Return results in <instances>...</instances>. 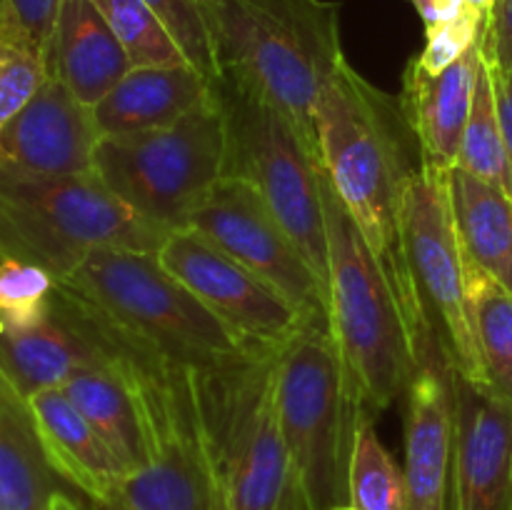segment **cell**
<instances>
[{"label":"cell","instance_id":"obj_17","mask_svg":"<svg viewBox=\"0 0 512 510\" xmlns=\"http://www.w3.org/2000/svg\"><path fill=\"white\" fill-rule=\"evenodd\" d=\"M480 40L440 73H425L415 60L405 70L400 110L420 150V163L438 170L458 165L473 100Z\"/></svg>","mask_w":512,"mask_h":510},{"label":"cell","instance_id":"obj_30","mask_svg":"<svg viewBox=\"0 0 512 510\" xmlns=\"http://www.w3.org/2000/svg\"><path fill=\"white\" fill-rule=\"evenodd\" d=\"M145 3L158 15L185 60L208 78H218L208 25H205L198 0H145Z\"/></svg>","mask_w":512,"mask_h":510},{"label":"cell","instance_id":"obj_18","mask_svg":"<svg viewBox=\"0 0 512 510\" xmlns=\"http://www.w3.org/2000/svg\"><path fill=\"white\" fill-rule=\"evenodd\" d=\"M35 428L48 465L60 483L93 500L118 498L130 470L95 433L63 388L30 395Z\"/></svg>","mask_w":512,"mask_h":510},{"label":"cell","instance_id":"obj_10","mask_svg":"<svg viewBox=\"0 0 512 510\" xmlns=\"http://www.w3.org/2000/svg\"><path fill=\"white\" fill-rule=\"evenodd\" d=\"M400 245L455 373L488 383L468 300V258L450 203L448 170L420 163L400 200Z\"/></svg>","mask_w":512,"mask_h":510},{"label":"cell","instance_id":"obj_26","mask_svg":"<svg viewBox=\"0 0 512 510\" xmlns=\"http://www.w3.org/2000/svg\"><path fill=\"white\" fill-rule=\"evenodd\" d=\"M348 503L358 510H408L405 473L375 433L373 418L355 425L348 455Z\"/></svg>","mask_w":512,"mask_h":510},{"label":"cell","instance_id":"obj_27","mask_svg":"<svg viewBox=\"0 0 512 510\" xmlns=\"http://www.w3.org/2000/svg\"><path fill=\"white\" fill-rule=\"evenodd\" d=\"M115 38L123 43L133 68L143 65H190L158 15L145 0H90Z\"/></svg>","mask_w":512,"mask_h":510},{"label":"cell","instance_id":"obj_33","mask_svg":"<svg viewBox=\"0 0 512 510\" xmlns=\"http://www.w3.org/2000/svg\"><path fill=\"white\" fill-rule=\"evenodd\" d=\"M60 3L63 0H0V13L18 20L48 55L50 35H53Z\"/></svg>","mask_w":512,"mask_h":510},{"label":"cell","instance_id":"obj_3","mask_svg":"<svg viewBox=\"0 0 512 510\" xmlns=\"http://www.w3.org/2000/svg\"><path fill=\"white\" fill-rule=\"evenodd\" d=\"M275 360L278 348L255 345L218 368L188 370L223 510H305L280 430Z\"/></svg>","mask_w":512,"mask_h":510},{"label":"cell","instance_id":"obj_12","mask_svg":"<svg viewBox=\"0 0 512 510\" xmlns=\"http://www.w3.org/2000/svg\"><path fill=\"white\" fill-rule=\"evenodd\" d=\"M185 228L203 233L238 263L268 280L308 318L328 320V288L245 178H220L190 210Z\"/></svg>","mask_w":512,"mask_h":510},{"label":"cell","instance_id":"obj_24","mask_svg":"<svg viewBox=\"0 0 512 510\" xmlns=\"http://www.w3.org/2000/svg\"><path fill=\"white\" fill-rule=\"evenodd\" d=\"M468 300L488 383L512 400V290L468 260Z\"/></svg>","mask_w":512,"mask_h":510},{"label":"cell","instance_id":"obj_23","mask_svg":"<svg viewBox=\"0 0 512 510\" xmlns=\"http://www.w3.org/2000/svg\"><path fill=\"white\" fill-rule=\"evenodd\" d=\"M448 183L465 255L512 290V195L458 165L448 170Z\"/></svg>","mask_w":512,"mask_h":510},{"label":"cell","instance_id":"obj_31","mask_svg":"<svg viewBox=\"0 0 512 510\" xmlns=\"http://www.w3.org/2000/svg\"><path fill=\"white\" fill-rule=\"evenodd\" d=\"M485 25V13L468 8L455 18L443 20V23L425 28V48L423 53L415 55V63L425 73H440L455 60L463 58L470 48L480 40Z\"/></svg>","mask_w":512,"mask_h":510},{"label":"cell","instance_id":"obj_19","mask_svg":"<svg viewBox=\"0 0 512 510\" xmlns=\"http://www.w3.org/2000/svg\"><path fill=\"white\" fill-rule=\"evenodd\" d=\"M213 95V78L193 65H143L93 105L103 135H135L168 128Z\"/></svg>","mask_w":512,"mask_h":510},{"label":"cell","instance_id":"obj_20","mask_svg":"<svg viewBox=\"0 0 512 510\" xmlns=\"http://www.w3.org/2000/svg\"><path fill=\"white\" fill-rule=\"evenodd\" d=\"M133 68L123 43L90 0H63L48 45V70L85 105H98Z\"/></svg>","mask_w":512,"mask_h":510},{"label":"cell","instance_id":"obj_13","mask_svg":"<svg viewBox=\"0 0 512 510\" xmlns=\"http://www.w3.org/2000/svg\"><path fill=\"white\" fill-rule=\"evenodd\" d=\"M158 258L215 318L223 320L248 345L280 348L305 323L315 320L268 280L193 228L183 225L170 230L158 248Z\"/></svg>","mask_w":512,"mask_h":510},{"label":"cell","instance_id":"obj_9","mask_svg":"<svg viewBox=\"0 0 512 510\" xmlns=\"http://www.w3.org/2000/svg\"><path fill=\"white\" fill-rule=\"evenodd\" d=\"M95 175L148 223L168 233L183 228L198 200L228 175V128L215 90L168 128L103 135Z\"/></svg>","mask_w":512,"mask_h":510},{"label":"cell","instance_id":"obj_2","mask_svg":"<svg viewBox=\"0 0 512 510\" xmlns=\"http://www.w3.org/2000/svg\"><path fill=\"white\" fill-rule=\"evenodd\" d=\"M218 78L263 98L315 143L313 113L345 60L330 0H198Z\"/></svg>","mask_w":512,"mask_h":510},{"label":"cell","instance_id":"obj_14","mask_svg":"<svg viewBox=\"0 0 512 510\" xmlns=\"http://www.w3.org/2000/svg\"><path fill=\"white\" fill-rule=\"evenodd\" d=\"M455 443L448 510H512V400L453 370Z\"/></svg>","mask_w":512,"mask_h":510},{"label":"cell","instance_id":"obj_7","mask_svg":"<svg viewBox=\"0 0 512 510\" xmlns=\"http://www.w3.org/2000/svg\"><path fill=\"white\" fill-rule=\"evenodd\" d=\"M278 418L305 510L348 503V455L360 415L350 405L328 320H310L278 348Z\"/></svg>","mask_w":512,"mask_h":510},{"label":"cell","instance_id":"obj_37","mask_svg":"<svg viewBox=\"0 0 512 510\" xmlns=\"http://www.w3.org/2000/svg\"><path fill=\"white\" fill-rule=\"evenodd\" d=\"M48 510H80V503L75 495L65 493V490H58V493L53 495V500H50Z\"/></svg>","mask_w":512,"mask_h":510},{"label":"cell","instance_id":"obj_36","mask_svg":"<svg viewBox=\"0 0 512 510\" xmlns=\"http://www.w3.org/2000/svg\"><path fill=\"white\" fill-rule=\"evenodd\" d=\"M80 503V510H128L120 498H110V500H93V498H83V495H75Z\"/></svg>","mask_w":512,"mask_h":510},{"label":"cell","instance_id":"obj_38","mask_svg":"<svg viewBox=\"0 0 512 510\" xmlns=\"http://www.w3.org/2000/svg\"><path fill=\"white\" fill-rule=\"evenodd\" d=\"M493 3H495V0H468L470 8L480 10V13H485V15H488V10L493 8Z\"/></svg>","mask_w":512,"mask_h":510},{"label":"cell","instance_id":"obj_16","mask_svg":"<svg viewBox=\"0 0 512 510\" xmlns=\"http://www.w3.org/2000/svg\"><path fill=\"white\" fill-rule=\"evenodd\" d=\"M405 408L408 510H448L455 443V385L448 350L435 335L420 355Z\"/></svg>","mask_w":512,"mask_h":510},{"label":"cell","instance_id":"obj_29","mask_svg":"<svg viewBox=\"0 0 512 510\" xmlns=\"http://www.w3.org/2000/svg\"><path fill=\"white\" fill-rule=\"evenodd\" d=\"M58 278L43 265L0 258V328H28L50 310Z\"/></svg>","mask_w":512,"mask_h":510},{"label":"cell","instance_id":"obj_40","mask_svg":"<svg viewBox=\"0 0 512 510\" xmlns=\"http://www.w3.org/2000/svg\"><path fill=\"white\" fill-rule=\"evenodd\" d=\"M330 510H358V508H353L350 503H345V505H338V508H330Z\"/></svg>","mask_w":512,"mask_h":510},{"label":"cell","instance_id":"obj_1","mask_svg":"<svg viewBox=\"0 0 512 510\" xmlns=\"http://www.w3.org/2000/svg\"><path fill=\"white\" fill-rule=\"evenodd\" d=\"M328 238V323L350 405L378 418L408 393L420 355L435 338L405 255L385 263L365 240L323 170Z\"/></svg>","mask_w":512,"mask_h":510},{"label":"cell","instance_id":"obj_39","mask_svg":"<svg viewBox=\"0 0 512 510\" xmlns=\"http://www.w3.org/2000/svg\"><path fill=\"white\" fill-rule=\"evenodd\" d=\"M410 3L415 5V10L420 13V18H423V15L428 13V8H430V0H410Z\"/></svg>","mask_w":512,"mask_h":510},{"label":"cell","instance_id":"obj_32","mask_svg":"<svg viewBox=\"0 0 512 510\" xmlns=\"http://www.w3.org/2000/svg\"><path fill=\"white\" fill-rule=\"evenodd\" d=\"M480 48L490 68L512 75V0H495L488 10Z\"/></svg>","mask_w":512,"mask_h":510},{"label":"cell","instance_id":"obj_28","mask_svg":"<svg viewBox=\"0 0 512 510\" xmlns=\"http://www.w3.org/2000/svg\"><path fill=\"white\" fill-rule=\"evenodd\" d=\"M50 75L48 55L33 35L0 13V130Z\"/></svg>","mask_w":512,"mask_h":510},{"label":"cell","instance_id":"obj_5","mask_svg":"<svg viewBox=\"0 0 512 510\" xmlns=\"http://www.w3.org/2000/svg\"><path fill=\"white\" fill-rule=\"evenodd\" d=\"M58 285L173 368H218L255 348L215 318L150 250H93Z\"/></svg>","mask_w":512,"mask_h":510},{"label":"cell","instance_id":"obj_25","mask_svg":"<svg viewBox=\"0 0 512 510\" xmlns=\"http://www.w3.org/2000/svg\"><path fill=\"white\" fill-rule=\"evenodd\" d=\"M458 168L485 180V183L498 185L512 195L508 158H505L503 145V125H500L493 75H490V65L485 60L483 48H480L478 70H475L473 100H470V115L468 123H465L463 145H460Z\"/></svg>","mask_w":512,"mask_h":510},{"label":"cell","instance_id":"obj_35","mask_svg":"<svg viewBox=\"0 0 512 510\" xmlns=\"http://www.w3.org/2000/svg\"><path fill=\"white\" fill-rule=\"evenodd\" d=\"M468 8V0H430V8L428 13L423 15V23L425 28H433V25L455 18V15H460Z\"/></svg>","mask_w":512,"mask_h":510},{"label":"cell","instance_id":"obj_8","mask_svg":"<svg viewBox=\"0 0 512 510\" xmlns=\"http://www.w3.org/2000/svg\"><path fill=\"white\" fill-rule=\"evenodd\" d=\"M228 128V175L245 178L328 288L323 165L313 140L250 90L213 80Z\"/></svg>","mask_w":512,"mask_h":510},{"label":"cell","instance_id":"obj_34","mask_svg":"<svg viewBox=\"0 0 512 510\" xmlns=\"http://www.w3.org/2000/svg\"><path fill=\"white\" fill-rule=\"evenodd\" d=\"M495 85V100H498V113L500 125H503V145H505V158H508L510 170V185H512V75L500 73V70L490 68Z\"/></svg>","mask_w":512,"mask_h":510},{"label":"cell","instance_id":"obj_11","mask_svg":"<svg viewBox=\"0 0 512 510\" xmlns=\"http://www.w3.org/2000/svg\"><path fill=\"white\" fill-rule=\"evenodd\" d=\"M150 455L120 485L128 510H223L200 440L188 368L155 365L143 375Z\"/></svg>","mask_w":512,"mask_h":510},{"label":"cell","instance_id":"obj_21","mask_svg":"<svg viewBox=\"0 0 512 510\" xmlns=\"http://www.w3.org/2000/svg\"><path fill=\"white\" fill-rule=\"evenodd\" d=\"M153 360L83 370L63 385L65 395L85 415L95 433L133 473L148 463L150 435L143 405V375Z\"/></svg>","mask_w":512,"mask_h":510},{"label":"cell","instance_id":"obj_6","mask_svg":"<svg viewBox=\"0 0 512 510\" xmlns=\"http://www.w3.org/2000/svg\"><path fill=\"white\" fill-rule=\"evenodd\" d=\"M168 230L115 198L95 173L43 178L0 168V258L43 265L68 278L93 250L158 253Z\"/></svg>","mask_w":512,"mask_h":510},{"label":"cell","instance_id":"obj_15","mask_svg":"<svg viewBox=\"0 0 512 510\" xmlns=\"http://www.w3.org/2000/svg\"><path fill=\"white\" fill-rule=\"evenodd\" d=\"M100 140L93 108L48 75L0 130V168L43 178L90 175Z\"/></svg>","mask_w":512,"mask_h":510},{"label":"cell","instance_id":"obj_22","mask_svg":"<svg viewBox=\"0 0 512 510\" xmlns=\"http://www.w3.org/2000/svg\"><path fill=\"white\" fill-rule=\"evenodd\" d=\"M60 478L48 465L30 398L0 370V510H48Z\"/></svg>","mask_w":512,"mask_h":510},{"label":"cell","instance_id":"obj_4","mask_svg":"<svg viewBox=\"0 0 512 510\" xmlns=\"http://www.w3.org/2000/svg\"><path fill=\"white\" fill-rule=\"evenodd\" d=\"M313 125L320 165L350 218L385 263L403 258L400 200L418 165L400 105L343 60L320 90Z\"/></svg>","mask_w":512,"mask_h":510}]
</instances>
